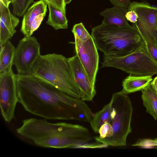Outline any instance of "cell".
Segmentation results:
<instances>
[{
	"label": "cell",
	"mask_w": 157,
	"mask_h": 157,
	"mask_svg": "<svg viewBox=\"0 0 157 157\" xmlns=\"http://www.w3.org/2000/svg\"><path fill=\"white\" fill-rule=\"evenodd\" d=\"M16 78L18 102L31 114L47 120L86 122L94 115L84 101L32 74H17Z\"/></svg>",
	"instance_id": "cell-1"
},
{
	"label": "cell",
	"mask_w": 157,
	"mask_h": 157,
	"mask_svg": "<svg viewBox=\"0 0 157 157\" xmlns=\"http://www.w3.org/2000/svg\"><path fill=\"white\" fill-rule=\"evenodd\" d=\"M16 131L36 146L46 148H85L93 139L89 129L83 126L50 122L44 118L24 119Z\"/></svg>",
	"instance_id": "cell-2"
},
{
	"label": "cell",
	"mask_w": 157,
	"mask_h": 157,
	"mask_svg": "<svg viewBox=\"0 0 157 157\" xmlns=\"http://www.w3.org/2000/svg\"><path fill=\"white\" fill-rule=\"evenodd\" d=\"M91 35L98 49L107 56H124L145 44L136 29L129 24L101 23L92 29Z\"/></svg>",
	"instance_id": "cell-3"
},
{
	"label": "cell",
	"mask_w": 157,
	"mask_h": 157,
	"mask_svg": "<svg viewBox=\"0 0 157 157\" xmlns=\"http://www.w3.org/2000/svg\"><path fill=\"white\" fill-rule=\"evenodd\" d=\"M31 74L50 83L68 95L80 98L68 58L55 53L41 55L34 64Z\"/></svg>",
	"instance_id": "cell-4"
},
{
	"label": "cell",
	"mask_w": 157,
	"mask_h": 157,
	"mask_svg": "<svg viewBox=\"0 0 157 157\" xmlns=\"http://www.w3.org/2000/svg\"><path fill=\"white\" fill-rule=\"evenodd\" d=\"M122 90L113 93L111 101L112 103L111 119L110 123L113 130L110 137L95 139L98 142L108 146H124L127 138L132 132L131 121L133 107L129 98Z\"/></svg>",
	"instance_id": "cell-5"
},
{
	"label": "cell",
	"mask_w": 157,
	"mask_h": 157,
	"mask_svg": "<svg viewBox=\"0 0 157 157\" xmlns=\"http://www.w3.org/2000/svg\"><path fill=\"white\" fill-rule=\"evenodd\" d=\"M103 60L102 67L115 68L135 76L157 75V62L148 52L145 44L124 56H104Z\"/></svg>",
	"instance_id": "cell-6"
},
{
	"label": "cell",
	"mask_w": 157,
	"mask_h": 157,
	"mask_svg": "<svg viewBox=\"0 0 157 157\" xmlns=\"http://www.w3.org/2000/svg\"><path fill=\"white\" fill-rule=\"evenodd\" d=\"M128 9V10H134L138 15L137 21L132 25L143 40L150 39L157 46V7L144 2L133 1Z\"/></svg>",
	"instance_id": "cell-7"
},
{
	"label": "cell",
	"mask_w": 157,
	"mask_h": 157,
	"mask_svg": "<svg viewBox=\"0 0 157 157\" xmlns=\"http://www.w3.org/2000/svg\"><path fill=\"white\" fill-rule=\"evenodd\" d=\"M40 46L34 36H25L15 48L13 65L18 74H31L33 67L41 55Z\"/></svg>",
	"instance_id": "cell-8"
},
{
	"label": "cell",
	"mask_w": 157,
	"mask_h": 157,
	"mask_svg": "<svg viewBox=\"0 0 157 157\" xmlns=\"http://www.w3.org/2000/svg\"><path fill=\"white\" fill-rule=\"evenodd\" d=\"M16 75L12 68L0 73V107L4 120L10 123L14 118L18 100Z\"/></svg>",
	"instance_id": "cell-9"
},
{
	"label": "cell",
	"mask_w": 157,
	"mask_h": 157,
	"mask_svg": "<svg viewBox=\"0 0 157 157\" xmlns=\"http://www.w3.org/2000/svg\"><path fill=\"white\" fill-rule=\"evenodd\" d=\"M74 37L76 54L91 84L95 87L99 63L98 49L92 37L84 42L80 41L76 37Z\"/></svg>",
	"instance_id": "cell-10"
},
{
	"label": "cell",
	"mask_w": 157,
	"mask_h": 157,
	"mask_svg": "<svg viewBox=\"0 0 157 157\" xmlns=\"http://www.w3.org/2000/svg\"><path fill=\"white\" fill-rule=\"evenodd\" d=\"M68 58L72 75L80 91V98L92 101L96 94L95 87L91 84L88 77L76 54Z\"/></svg>",
	"instance_id": "cell-11"
},
{
	"label": "cell",
	"mask_w": 157,
	"mask_h": 157,
	"mask_svg": "<svg viewBox=\"0 0 157 157\" xmlns=\"http://www.w3.org/2000/svg\"><path fill=\"white\" fill-rule=\"evenodd\" d=\"M0 47L11 39L16 33L19 19L12 14L9 8L0 2Z\"/></svg>",
	"instance_id": "cell-12"
},
{
	"label": "cell",
	"mask_w": 157,
	"mask_h": 157,
	"mask_svg": "<svg viewBox=\"0 0 157 157\" xmlns=\"http://www.w3.org/2000/svg\"><path fill=\"white\" fill-rule=\"evenodd\" d=\"M48 4L44 1L40 0L34 2L27 9L23 15L21 31L25 36L29 37L31 33L32 23L35 18L39 15L46 13Z\"/></svg>",
	"instance_id": "cell-13"
},
{
	"label": "cell",
	"mask_w": 157,
	"mask_h": 157,
	"mask_svg": "<svg viewBox=\"0 0 157 157\" xmlns=\"http://www.w3.org/2000/svg\"><path fill=\"white\" fill-rule=\"evenodd\" d=\"M128 11L127 8L114 6L112 8H106L99 13L103 17L102 23L123 26L129 25L125 17Z\"/></svg>",
	"instance_id": "cell-14"
},
{
	"label": "cell",
	"mask_w": 157,
	"mask_h": 157,
	"mask_svg": "<svg viewBox=\"0 0 157 157\" xmlns=\"http://www.w3.org/2000/svg\"><path fill=\"white\" fill-rule=\"evenodd\" d=\"M153 80L152 76H138L129 75L122 82V90L127 94L141 90Z\"/></svg>",
	"instance_id": "cell-15"
},
{
	"label": "cell",
	"mask_w": 157,
	"mask_h": 157,
	"mask_svg": "<svg viewBox=\"0 0 157 157\" xmlns=\"http://www.w3.org/2000/svg\"><path fill=\"white\" fill-rule=\"evenodd\" d=\"M141 98L147 113L157 119V94L151 83L141 90Z\"/></svg>",
	"instance_id": "cell-16"
},
{
	"label": "cell",
	"mask_w": 157,
	"mask_h": 157,
	"mask_svg": "<svg viewBox=\"0 0 157 157\" xmlns=\"http://www.w3.org/2000/svg\"><path fill=\"white\" fill-rule=\"evenodd\" d=\"M15 48L10 40L0 47V73L12 68Z\"/></svg>",
	"instance_id": "cell-17"
},
{
	"label": "cell",
	"mask_w": 157,
	"mask_h": 157,
	"mask_svg": "<svg viewBox=\"0 0 157 157\" xmlns=\"http://www.w3.org/2000/svg\"><path fill=\"white\" fill-rule=\"evenodd\" d=\"M112 103L110 102L102 109L96 113L90 122L92 129L95 133H98L101 125L107 122L110 123L111 119Z\"/></svg>",
	"instance_id": "cell-18"
},
{
	"label": "cell",
	"mask_w": 157,
	"mask_h": 157,
	"mask_svg": "<svg viewBox=\"0 0 157 157\" xmlns=\"http://www.w3.org/2000/svg\"><path fill=\"white\" fill-rule=\"evenodd\" d=\"M49 14L46 23L55 30L68 28V20L65 14L61 11L48 5Z\"/></svg>",
	"instance_id": "cell-19"
},
{
	"label": "cell",
	"mask_w": 157,
	"mask_h": 157,
	"mask_svg": "<svg viewBox=\"0 0 157 157\" xmlns=\"http://www.w3.org/2000/svg\"><path fill=\"white\" fill-rule=\"evenodd\" d=\"M33 0H15L12 3L13 13L18 17L23 16Z\"/></svg>",
	"instance_id": "cell-20"
},
{
	"label": "cell",
	"mask_w": 157,
	"mask_h": 157,
	"mask_svg": "<svg viewBox=\"0 0 157 157\" xmlns=\"http://www.w3.org/2000/svg\"><path fill=\"white\" fill-rule=\"evenodd\" d=\"M72 32L74 37L83 42L87 41L91 37L82 22L75 24L73 26Z\"/></svg>",
	"instance_id": "cell-21"
},
{
	"label": "cell",
	"mask_w": 157,
	"mask_h": 157,
	"mask_svg": "<svg viewBox=\"0 0 157 157\" xmlns=\"http://www.w3.org/2000/svg\"><path fill=\"white\" fill-rule=\"evenodd\" d=\"M113 133L111 124L109 123H106L101 126L98 132L99 136L94 137V139H103L110 137L113 136Z\"/></svg>",
	"instance_id": "cell-22"
},
{
	"label": "cell",
	"mask_w": 157,
	"mask_h": 157,
	"mask_svg": "<svg viewBox=\"0 0 157 157\" xmlns=\"http://www.w3.org/2000/svg\"><path fill=\"white\" fill-rule=\"evenodd\" d=\"M147 51L152 57L157 62V46L150 39L144 41Z\"/></svg>",
	"instance_id": "cell-23"
},
{
	"label": "cell",
	"mask_w": 157,
	"mask_h": 157,
	"mask_svg": "<svg viewBox=\"0 0 157 157\" xmlns=\"http://www.w3.org/2000/svg\"><path fill=\"white\" fill-rule=\"evenodd\" d=\"M48 5H50L62 11L66 14V5L64 0H42Z\"/></svg>",
	"instance_id": "cell-24"
},
{
	"label": "cell",
	"mask_w": 157,
	"mask_h": 157,
	"mask_svg": "<svg viewBox=\"0 0 157 157\" xmlns=\"http://www.w3.org/2000/svg\"><path fill=\"white\" fill-rule=\"evenodd\" d=\"M46 13H43L38 15L33 21L31 28V33L32 35L39 28L46 15Z\"/></svg>",
	"instance_id": "cell-25"
},
{
	"label": "cell",
	"mask_w": 157,
	"mask_h": 157,
	"mask_svg": "<svg viewBox=\"0 0 157 157\" xmlns=\"http://www.w3.org/2000/svg\"><path fill=\"white\" fill-rule=\"evenodd\" d=\"M125 16L127 20L132 23H135L137 21L138 17L137 13L134 10H128Z\"/></svg>",
	"instance_id": "cell-26"
},
{
	"label": "cell",
	"mask_w": 157,
	"mask_h": 157,
	"mask_svg": "<svg viewBox=\"0 0 157 157\" xmlns=\"http://www.w3.org/2000/svg\"><path fill=\"white\" fill-rule=\"evenodd\" d=\"M114 6L128 8L131 2L130 0H109Z\"/></svg>",
	"instance_id": "cell-27"
},
{
	"label": "cell",
	"mask_w": 157,
	"mask_h": 157,
	"mask_svg": "<svg viewBox=\"0 0 157 157\" xmlns=\"http://www.w3.org/2000/svg\"><path fill=\"white\" fill-rule=\"evenodd\" d=\"M151 84L157 94V76L152 81Z\"/></svg>",
	"instance_id": "cell-28"
},
{
	"label": "cell",
	"mask_w": 157,
	"mask_h": 157,
	"mask_svg": "<svg viewBox=\"0 0 157 157\" xmlns=\"http://www.w3.org/2000/svg\"><path fill=\"white\" fill-rule=\"evenodd\" d=\"M0 2L7 8H9V5L12 3L11 0H0Z\"/></svg>",
	"instance_id": "cell-29"
},
{
	"label": "cell",
	"mask_w": 157,
	"mask_h": 157,
	"mask_svg": "<svg viewBox=\"0 0 157 157\" xmlns=\"http://www.w3.org/2000/svg\"><path fill=\"white\" fill-rule=\"evenodd\" d=\"M65 4H69L72 0H64Z\"/></svg>",
	"instance_id": "cell-30"
},
{
	"label": "cell",
	"mask_w": 157,
	"mask_h": 157,
	"mask_svg": "<svg viewBox=\"0 0 157 157\" xmlns=\"http://www.w3.org/2000/svg\"><path fill=\"white\" fill-rule=\"evenodd\" d=\"M11 2H12V3H13L14 2L15 0H11Z\"/></svg>",
	"instance_id": "cell-31"
},
{
	"label": "cell",
	"mask_w": 157,
	"mask_h": 157,
	"mask_svg": "<svg viewBox=\"0 0 157 157\" xmlns=\"http://www.w3.org/2000/svg\"><path fill=\"white\" fill-rule=\"evenodd\" d=\"M156 23H157V21H156Z\"/></svg>",
	"instance_id": "cell-32"
}]
</instances>
